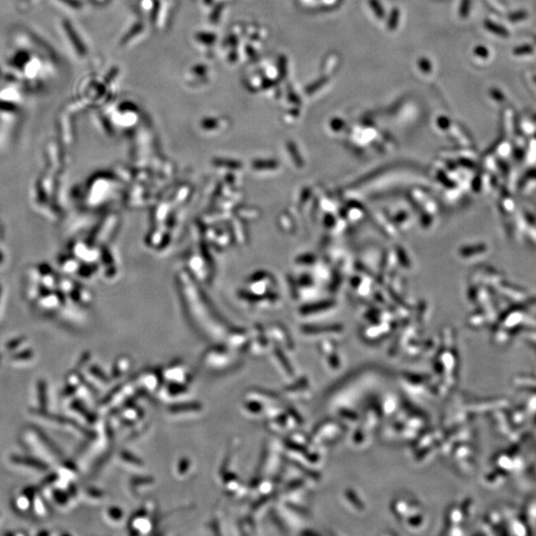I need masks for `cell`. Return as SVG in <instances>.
Wrapping results in <instances>:
<instances>
[{
  "label": "cell",
  "instance_id": "1",
  "mask_svg": "<svg viewBox=\"0 0 536 536\" xmlns=\"http://www.w3.org/2000/svg\"><path fill=\"white\" fill-rule=\"evenodd\" d=\"M62 30L67 35V40L69 41L70 45L73 46V49L75 50L77 55L82 56V57L85 56L86 53H87L86 47H85V45H84V43H83V41L81 40V38H78L77 32L75 31L74 27L71 26L70 23L63 21V23H62Z\"/></svg>",
  "mask_w": 536,
  "mask_h": 536
},
{
  "label": "cell",
  "instance_id": "2",
  "mask_svg": "<svg viewBox=\"0 0 536 536\" xmlns=\"http://www.w3.org/2000/svg\"><path fill=\"white\" fill-rule=\"evenodd\" d=\"M13 460H14L15 463L26 464L27 466L36 468V469H39V470H47V468H48V466L46 464H44L43 462H41L39 460L33 459V458H25V457L16 456L15 458H13Z\"/></svg>",
  "mask_w": 536,
  "mask_h": 536
},
{
  "label": "cell",
  "instance_id": "3",
  "mask_svg": "<svg viewBox=\"0 0 536 536\" xmlns=\"http://www.w3.org/2000/svg\"><path fill=\"white\" fill-rule=\"evenodd\" d=\"M526 518L531 522L532 526L536 527V500H532L526 506Z\"/></svg>",
  "mask_w": 536,
  "mask_h": 536
},
{
  "label": "cell",
  "instance_id": "4",
  "mask_svg": "<svg viewBox=\"0 0 536 536\" xmlns=\"http://www.w3.org/2000/svg\"><path fill=\"white\" fill-rule=\"evenodd\" d=\"M398 21H399V10L394 8L389 16V20H388V23H387V26H388V29L389 30H394L398 24Z\"/></svg>",
  "mask_w": 536,
  "mask_h": 536
},
{
  "label": "cell",
  "instance_id": "5",
  "mask_svg": "<svg viewBox=\"0 0 536 536\" xmlns=\"http://www.w3.org/2000/svg\"><path fill=\"white\" fill-rule=\"evenodd\" d=\"M369 5H370V7L372 8V10L374 11L376 15L379 18H383V16H384V9H383V7L379 0H369Z\"/></svg>",
  "mask_w": 536,
  "mask_h": 536
},
{
  "label": "cell",
  "instance_id": "6",
  "mask_svg": "<svg viewBox=\"0 0 536 536\" xmlns=\"http://www.w3.org/2000/svg\"><path fill=\"white\" fill-rule=\"evenodd\" d=\"M327 81H328L327 77H322V78H320L319 81H316L315 83H313L311 86H309V87L307 88V94L310 95V94L315 93L317 90H319L320 88H322V87L325 85V83H327Z\"/></svg>",
  "mask_w": 536,
  "mask_h": 536
},
{
  "label": "cell",
  "instance_id": "7",
  "mask_svg": "<svg viewBox=\"0 0 536 536\" xmlns=\"http://www.w3.org/2000/svg\"><path fill=\"white\" fill-rule=\"evenodd\" d=\"M418 66L420 68L422 72L424 73H430L431 70H432V66H431V63L429 60H427L426 58H421L419 59V62H418Z\"/></svg>",
  "mask_w": 536,
  "mask_h": 536
},
{
  "label": "cell",
  "instance_id": "8",
  "mask_svg": "<svg viewBox=\"0 0 536 536\" xmlns=\"http://www.w3.org/2000/svg\"><path fill=\"white\" fill-rule=\"evenodd\" d=\"M286 65H287V61H286V59L284 57L280 58V60H279V66L281 67V68H280V74H281V77H284L285 74L287 73Z\"/></svg>",
  "mask_w": 536,
  "mask_h": 536
},
{
  "label": "cell",
  "instance_id": "9",
  "mask_svg": "<svg viewBox=\"0 0 536 536\" xmlns=\"http://www.w3.org/2000/svg\"><path fill=\"white\" fill-rule=\"evenodd\" d=\"M463 4L464 5H462V7L460 8V14L465 16L468 13V8L470 7V0H464Z\"/></svg>",
  "mask_w": 536,
  "mask_h": 536
}]
</instances>
